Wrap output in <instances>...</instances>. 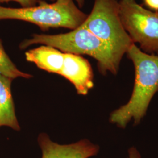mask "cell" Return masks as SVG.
Wrapping results in <instances>:
<instances>
[{"mask_svg":"<svg viewBox=\"0 0 158 158\" xmlns=\"http://www.w3.org/2000/svg\"><path fill=\"white\" fill-rule=\"evenodd\" d=\"M135 69V81L129 100L115 110L110 122L125 128L130 121L139 124L153 97L158 93V55L144 52L133 44L127 52Z\"/></svg>","mask_w":158,"mask_h":158,"instance_id":"cell-1","label":"cell"},{"mask_svg":"<svg viewBox=\"0 0 158 158\" xmlns=\"http://www.w3.org/2000/svg\"><path fill=\"white\" fill-rule=\"evenodd\" d=\"M34 44L51 46L63 53L92 57L97 61L99 72L103 75L108 72L117 74L122 59L107 44L83 25L66 34H34L31 38L23 41L19 48L25 49Z\"/></svg>","mask_w":158,"mask_h":158,"instance_id":"cell-2","label":"cell"},{"mask_svg":"<svg viewBox=\"0 0 158 158\" xmlns=\"http://www.w3.org/2000/svg\"><path fill=\"white\" fill-rule=\"evenodd\" d=\"M88 15L81 11L73 0L46 1L28 8H8L0 6V20L16 19L32 23L45 31L50 28H77L85 23Z\"/></svg>","mask_w":158,"mask_h":158,"instance_id":"cell-3","label":"cell"},{"mask_svg":"<svg viewBox=\"0 0 158 158\" xmlns=\"http://www.w3.org/2000/svg\"><path fill=\"white\" fill-rule=\"evenodd\" d=\"M82 25L121 58L134 44L121 23L116 0H95L92 11Z\"/></svg>","mask_w":158,"mask_h":158,"instance_id":"cell-4","label":"cell"},{"mask_svg":"<svg viewBox=\"0 0 158 158\" xmlns=\"http://www.w3.org/2000/svg\"><path fill=\"white\" fill-rule=\"evenodd\" d=\"M119 8L121 23L133 42L144 52L158 55V12L145 9L135 0H121Z\"/></svg>","mask_w":158,"mask_h":158,"instance_id":"cell-5","label":"cell"},{"mask_svg":"<svg viewBox=\"0 0 158 158\" xmlns=\"http://www.w3.org/2000/svg\"><path fill=\"white\" fill-rule=\"evenodd\" d=\"M38 142L42 151V158H90L100 151L99 146L88 139L61 145L52 141L45 133L40 134Z\"/></svg>","mask_w":158,"mask_h":158,"instance_id":"cell-6","label":"cell"},{"mask_svg":"<svg viewBox=\"0 0 158 158\" xmlns=\"http://www.w3.org/2000/svg\"><path fill=\"white\" fill-rule=\"evenodd\" d=\"M60 75L74 85L79 95H87L94 87L90 63L79 55L64 53V62Z\"/></svg>","mask_w":158,"mask_h":158,"instance_id":"cell-7","label":"cell"},{"mask_svg":"<svg viewBox=\"0 0 158 158\" xmlns=\"http://www.w3.org/2000/svg\"><path fill=\"white\" fill-rule=\"evenodd\" d=\"M26 60L42 70L60 74L64 62V53L51 46H41L27 51Z\"/></svg>","mask_w":158,"mask_h":158,"instance_id":"cell-8","label":"cell"},{"mask_svg":"<svg viewBox=\"0 0 158 158\" xmlns=\"http://www.w3.org/2000/svg\"><path fill=\"white\" fill-rule=\"evenodd\" d=\"M12 79L0 74V127L6 126L15 131L20 126L15 112L11 93Z\"/></svg>","mask_w":158,"mask_h":158,"instance_id":"cell-9","label":"cell"},{"mask_svg":"<svg viewBox=\"0 0 158 158\" xmlns=\"http://www.w3.org/2000/svg\"><path fill=\"white\" fill-rule=\"evenodd\" d=\"M0 74L10 79L18 77L29 79L32 77L30 74L24 73L19 70L15 64L12 62L10 58L6 54L0 39Z\"/></svg>","mask_w":158,"mask_h":158,"instance_id":"cell-10","label":"cell"},{"mask_svg":"<svg viewBox=\"0 0 158 158\" xmlns=\"http://www.w3.org/2000/svg\"><path fill=\"white\" fill-rule=\"evenodd\" d=\"M44 1L45 0H0V4L8 2L10 1H15L20 4L22 8H28L38 6Z\"/></svg>","mask_w":158,"mask_h":158,"instance_id":"cell-11","label":"cell"},{"mask_svg":"<svg viewBox=\"0 0 158 158\" xmlns=\"http://www.w3.org/2000/svg\"><path fill=\"white\" fill-rule=\"evenodd\" d=\"M127 158H141V155L136 147H131L128 151Z\"/></svg>","mask_w":158,"mask_h":158,"instance_id":"cell-12","label":"cell"},{"mask_svg":"<svg viewBox=\"0 0 158 158\" xmlns=\"http://www.w3.org/2000/svg\"><path fill=\"white\" fill-rule=\"evenodd\" d=\"M144 2L149 8L158 11V0H144Z\"/></svg>","mask_w":158,"mask_h":158,"instance_id":"cell-13","label":"cell"},{"mask_svg":"<svg viewBox=\"0 0 158 158\" xmlns=\"http://www.w3.org/2000/svg\"><path fill=\"white\" fill-rule=\"evenodd\" d=\"M76 1L77 2L78 6H79L80 7H82L83 6H84L85 0H76Z\"/></svg>","mask_w":158,"mask_h":158,"instance_id":"cell-14","label":"cell"}]
</instances>
